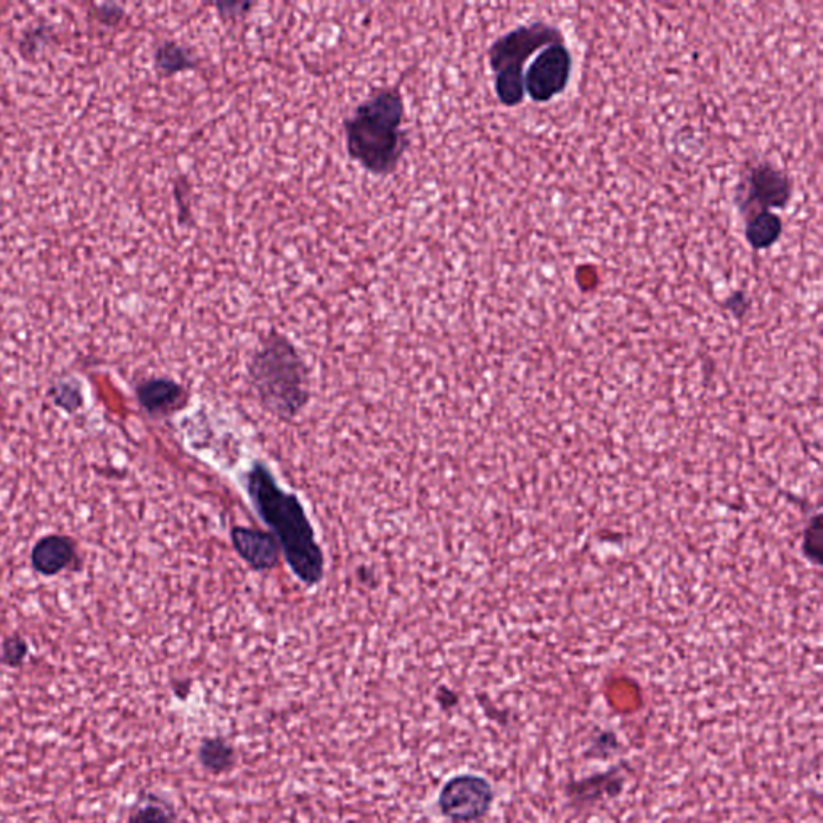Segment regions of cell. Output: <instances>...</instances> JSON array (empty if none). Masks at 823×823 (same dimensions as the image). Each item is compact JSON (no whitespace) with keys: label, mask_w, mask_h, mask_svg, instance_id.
Instances as JSON below:
<instances>
[{"label":"cell","mask_w":823,"mask_h":823,"mask_svg":"<svg viewBox=\"0 0 823 823\" xmlns=\"http://www.w3.org/2000/svg\"><path fill=\"white\" fill-rule=\"evenodd\" d=\"M573 73V55L565 44L542 49L524 71V92L532 102L548 103L562 95Z\"/></svg>","instance_id":"52a82bcc"},{"label":"cell","mask_w":823,"mask_h":823,"mask_svg":"<svg viewBox=\"0 0 823 823\" xmlns=\"http://www.w3.org/2000/svg\"><path fill=\"white\" fill-rule=\"evenodd\" d=\"M404 115L406 106L397 88L375 91L344 121L351 158L377 176L395 171L406 152Z\"/></svg>","instance_id":"6da1fadb"},{"label":"cell","mask_w":823,"mask_h":823,"mask_svg":"<svg viewBox=\"0 0 823 823\" xmlns=\"http://www.w3.org/2000/svg\"><path fill=\"white\" fill-rule=\"evenodd\" d=\"M791 198L793 183L789 174L765 162L750 166L736 190V205L744 221L756 212L785 209Z\"/></svg>","instance_id":"5b68a950"},{"label":"cell","mask_w":823,"mask_h":823,"mask_svg":"<svg viewBox=\"0 0 823 823\" xmlns=\"http://www.w3.org/2000/svg\"><path fill=\"white\" fill-rule=\"evenodd\" d=\"M184 392L171 379H150L138 388V399L152 414H168L183 403Z\"/></svg>","instance_id":"30bf717a"},{"label":"cell","mask_w":823,"mask_h":823,"mask_svg":"<svg viewBox=\"0 0 823 823\" xmlns=\"http://www.w3.org/2000/svg\"><path fill=\"white\" fill-rule=\"evenodd\" d=\"M496 791L486 777L459 773L447 780L439 791L438 806L442 815L456 823L481 821L494 806Z\"/></svg>","instance_id":"8992f818"},{"label":"cell","mask_w":823,"mask_h":823,"mask_svg":"<svg viewBox=\"0 0 823 823\" xmlns=\"http://www.w3.org/2000/svg\"><path fill=\"white\" fill-rule=\"evenodd\" d=\"M126 823H183L174 809L155 794L142 798L131 811Z\"/></svg>","instance_id":"4fadbf2b"},{"label":"cell","mask_w":823,"mask_h":823,"mask_svg":"<svg viewBox=\"0 0 823 823\" xmlns=\"http://www.w3.org/2000/svg\"><path fill=\"white\" fill-rule=\"evenodd\" d=\"M744 239L756 251L772 248L783 236V221L773 211H761L748 218Z\"/></svg>","instance_id":"8fae6325"},{"label":"cell","mask_w":823,"mask_h":823,"mask_svg":"<svg viewBox=\"0 0 823 823\" xmlns=\"http://www.w3.org/2000/svg\"><path fill=\"white\" fill-rule=\"evenodd\" d=\"M233 544L240 556L247 560L254 570H271L279 559L275 539L264 532L239 528L232 534Z\"/></svg>","instance_id":"9c48e42d"},{"label":"cell","mask_w":823,"mask_h":823,"mask_svg":"<svg viewBox=\"0 0 823 823\" xmlns=\"http://www.w3.org/2000/svg\"><path fill=\"white\" fill-rule=\"evenodd\" d=\"M723 308H726L733 317L743 319L744 315H747V312L750 311L751 301L747 294L737 292L730 294V296L723 301Z\"/></svg>","instance_id":"2e32d148"},{"label":"cell","mask_w":823,"mask_h":823,"mask_svg":"<svg viewBox=\"0 0 823 823\" xmlns=\"http://www.w3.org/2000/svg\"><path fill=\"white\" fill-rule=\"evenodd\" d=\"M28 655L27 642L21 638H10L6 644L2 645V655H0V663L10 668H18L23 665L24 658Z\"/></svg>","instance_id":"9a60e30c"},{"label":"cell","mask_w":823,"mask_h":823,"mask_svg":"<svg viewBox=\"0 0 823 823\" xmlns=\"http://www.w3.org/2000/svg\"><path fill=\"white\" fill-rule=\"evenodd\" d=\"M198 759L206 771L222 773L229 771L236 764V750L229 741L223 738H206L198 750Z\"/></svg>","instance_id":"7c38bea8"},{"label":"cell","mask_w":823,"mask_h":823,"mask_svg":"<svg viewBox=\"0 0 823 823\" xmlns=\"http://www.w3.org/2000/svg\"><path fill=\"white\" fill-rule=\"evenodd\" d=\"M34 570L42 576H55L76 560V549L65 535H45L33 550Z\"/></svg>","instance_id":"ba28073f"},{"label":"cell","mask_w":823,"mask_h":823,"mask_svg":"<svg viewBox=\"0 0 823 823\" xmlns=\"http://www.w3.org/2000/svg\"><path fill=\"white\" fill-rule=\"evenodd\" d=\"M248 489L258 512L275 531L293 573L303 583L317 584L324 576V555L300 500L285 494L261 465L250 471Z\"/></svg>","instance_id":"7a4b0ae2"},{"label":"cell","mask_w":823,"mask_h":823,"mask_svg":"<svg viewBox=\"0 0 823 823\" xmlns=\"http://www.w3.org/2000/svg\"><path fill=\"white\" fill-rule=\"evenodd\" d=\"M553 44H565V35L548 21L521 24L509 33L500 35L488 51L489 65L494 73V88L498 101L507 108L521 105L524 92V63Z\"/></svg>","instance_id":"277c9868"},{"label":"cell","mask_w":823,"mask_h":823,"mask_svg":"<svg viewBox=\"0 0 823 823\" xmlns=\"http://www.w3.org/2000/svg\"><path fill=\"white\" fill-rule=\"evenodd\" d=\"M156 63L168 73H179V71L194 69L195 59L186 49L169 42L156 53Z\"/></svg>","instance_id":"5bb4252c"},{"label":"cell","mask_w":823,"mask_h":823,"mask_svg":"<svg viewBox=\"0 0 823 823\" xmlns=\"http://www.w3.org/2000/svg\"><path fill=\"white\" fill-rule=\"evenodd\" d=\"M251 377L269 410L293 417L306 403V372L293 344L272 333L251 362Z\"/></svg>","instance_id":"3957f363"}]
</instances>
